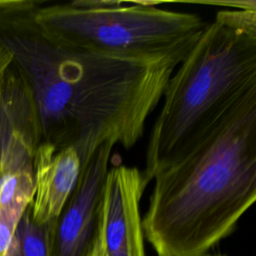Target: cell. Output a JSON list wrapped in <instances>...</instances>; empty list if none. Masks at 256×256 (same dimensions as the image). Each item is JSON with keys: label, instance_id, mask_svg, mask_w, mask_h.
<instances>
[{"label": "cell", "instance_id": "1", "mask_svg": "<svg viewBox=\"0 0 256 256\" xmlns=\"http://www.w3.org/2000/svg\"><path fill=\"white\" fill-rule=\"evenodd\" d=\"M1 36L33 100L41 143L73 147L82 170L106 141L132 148L182 62L60 48L34 27L31 13Z\"/></svg>", "mask_w": 256, "mask_h": 256}, {"label": "cell", "instance_id": "8", "mask_svg": "<svg viewBox=\"0 0 256 256\" xmlns=\"http://www.w3.org/2000/svg\"><path fill=\"white\" fill-rule=\"evenodd\" d=\"M14 131L30 134L40 142L30 90L20 72L12 64L0 90V158L6 142Z\"/></svg>", "mask_w": 256, "mask_h": 256}, {"label": "cell", "instance_id": "2", "mask_svg": "<svg viewBox=\"0 0 256 256\" xmlns=\"http://www.w3.org/2000/svg\"><path fill=\"white\" fill-rule=\"evenodd\" d=\"M152 180L142 227L156 255H207L256 199V91Z\"/></svg>", "mask_w": 256, "mask_h": 256}, {"label": "cell", "instance_id": "11", "mask_svg": "<svg viewBox=\"0 0 256 256\" xmlns=\"http://www.w3.org/2000/svg\"><path fill=\"white\" fill-rule=\"evenodd\" d=\"M41 2L32 0H0V17L21 16L33 12Z\"/></svg>", "mask_w": 256, "mask_h": 256}, {"label": "cell", "instance_id": "12", "mask_svg": "<svg viewBox=\"0 0 256 256\" xmlns=\"http://www.w3.org/2000/svg\"><path fill=\"white\" fill-rule=\"evenodd\" d=\"M13 64V56L0 36V90L5 76Z\"/></svg>", "mask_w": 256, "mask_h": 256}, {"label": "cell", "instance_id": "5", "mask_svg": "<svg viewBox=\"0 0 256 256\" xmlns=\"http://www.w3.org/2000/svg\"><path fill=\"white\" fill-rule=\"evenodd\" d=\"M114 143L101 144L54 220L51 256H93L101 238V197Z\"/></svg>", "mask_w": 256, "mask_h": 256}, {"label": "cell", "instance_id": "13", "mask_svg": "<svg viewBox=\"0 0 256 256\" xmlns=\"http://www.w3.org/2000/svg\"><path fill=\"white\" fill-rule=\"evenodd\" d=\"M93 256H105L104 252H103V248H102V244H101V238H100V242L98 244V247L94 253Z\"/></svg>", "mask_w": 256, "mask_h": 256}, {"label": "cell", "instance_id": "4", "mask_svg": "<svg viewBox=\"0 0 256 256\" xmlns=\"http://www.w3.org/2000/svg\"><path fill=\"white\" fill-rule=\"evenodd\" d=\"M155 1L80 0L39 6L31 13L38 32L76 52L184 60L207 23L195 13L157 7Z\"/></svg>", "mask_w": 256, "mask_h": 256}, {"label": "cell", "instance_id": "3", "mask_svg": "<svg viewBox=\"0 0 256 256\" xmlns=\"http://www.w3.org/2000/svg\"><path fill=\"white\" fill-rule=\"evenodd\" d=\"M256 91V33L214 19L170 77L150 132L148 183L197 145L245 96Z\"/></svg>", "mask_w": 256, "mask_h": 256}, {"label": "cell", "instance_id": "14", "mask_svg": "<svg viewBox=\"0 0 256 256\" xmlns=\"http://www.w3.org/2000/svg\"><path fill=\"white\" fill-rule=\"evenodd\" d=\"M205 256H215V255H208V254H207V255H205Z\"/></svg>", "mask_w": 256, "mask_h": 256}, {"label": "cell", "instance_id": "9", "mask_svg": "<svg viewBox=\"0 0 256 256\" xmlns=\"http://www.w3.org/2000/svg\"><path fill=\"white\" fill-rule=\"evenodd\" d=\"M53 223L54 221L44 224L35 222L30 205L16 227L8 256H51Z\"/></svg>", "mask_w": 256, "mask_h": 256}, {"label": "cell", "instance_id": "10", "mask_svg": "<svg viewBox=\"0 0 256 256\" xmlns=\"http://www.w3.org/2000/svg\"><path fill=\"white\" fill-rule=\"evenodd\" d=\"M215 18L233 28L256 33V11L254 10H220Z\"/></svg>", "mask_w": 256, "mask_h": 256}, {"label": "cell", "instance_id": "6", "mask_svg": "<svg viewBox=\"0 0 256 256\" xmlns=\"http://www.w3.org/2000/svg\"><path fill=\"white\" fill-rule=\"evenodd\" d=\"M135 166L108 169L101 197V244L105 256H145L140 201L148 185Z\"/></svg>", "mask_w": 256, "mask_h": 256}, {"label": "cell", "instance_id": "7", "mask_svg": "<svg viewBox=\"0 0 256 256\" xmlns=\"http://www.w3.org/2000/svg\"><path fill=\"white\" fill-rule=\"evenodd\" d=\"M35 194L31 214L35 222L54 221L74 191L82 165L73 147L57 149L46 143L37 146L34 157Z\"/></svg>", "mask_w": 256, "mask_h": 256}]
</instances>
